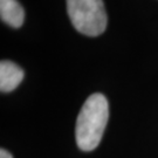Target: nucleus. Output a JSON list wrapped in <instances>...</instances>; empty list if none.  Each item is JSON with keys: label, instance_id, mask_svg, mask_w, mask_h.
Returning <instances> with one entry per match:
<instances>
[{"label": "nucleus", "instance_id": "3", "mask_svg": "<svg viewBox=\"0 0 158 158\" xmlns=\"http://www.w3.org/2000/svg\"><path fill=\"white\" fill-rule=\"evenodd\" d=\"M23 70L12 61L0 63V90L2 93L14 90L23 79Z\"/></svg>", "mask_w": 158, "mask_h": 158}, {"label": "nucleus", "instance_id": "4", "mask_svg": "<svg viewBox=\"0 0 158 158\" xmlns=\"http://www.w3.org/2000/svg\"><path fill=\"white\" fill-rule=\"evenodd\" d=\"M0 18L11 27L19 28L25 20V11L18 0H0Z\"/></svg>", "mask_w": 158, "mask_h": 158}, {"label": "nucleus", "instance_id": "2", "mask_svg": "<svg viewBox=\"0 0 158 158\" xmlns=\"http://www.w3.org/2000/svg\"><path fill=\"white\" fill-rule=\"evenodd\" d=\"M67 11L73 26L81 34L97 36L107 28L103 0H67Z\"/></svg>", "mask_w": 158, "mask_h": 158}, {"label": "nucleus", "instance_id": "1", "mask_svg": "<svg viewBox=\"0 0 158 158\" xmlns=\"http://www.w3.org/2000/svg\"><path fill=\"white\" fill-rule=\"evenodd\" d=\"M109 118V104L106 96L93 94L80 111L76 121V143L81 150H94L102 139Z\"/></svg>", "mask_w": 158, "mask_h": 158}, {"label": "nucleus", "instance_id": "5", "mask_svg": "<svg viewBox=\"0 0 158 158\" xmlns=\"http://www.w3.org/2000/svg\"><path fill=\"white\" fill-rule=\"evenodd\" d=\"M0 158H13V156H12L7 150L1 149V150H0Z\"/></svg>", "mask_w": 158, "mask_h": 158}]
</instances>
